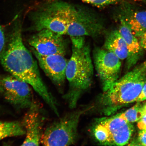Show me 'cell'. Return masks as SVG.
<instances>
[{
	"mask_svg": "<svg viewBox=\"0 0 146 146\" xmlns=\"http://www.w3.org/2000/svg\"><path fill=\"white\" fill-rule=\"evenodd\" d=\"M33 30L49 29L63 36L97 37L105 27L100 16L86 7L61 0L46 1L31 14Z\"/></svg>",
	"mask_w": 146,
	"mask_h": 146,
	"instance_id": "1",
	"label": "cell"
},
{
	"mask_svg": "<svg viewBox=\"0 0 146 146\" xmlns=\"http://www.w3.org/2000/svg\"><path fill=\"white\" fill-rule=\"evenodd\" d=\"M20 22L15 25L8 43L0 54L3 68L14 77L28 84L54 114L59 113L55 98L42 80L36 61L23 43Z\"/></svg>",
	"mask_w": 146,
	"mask_h": 146,
	"instance_id": "2",
	"label": "cell"
},
{
	"mask_svg": "<svg viewBox=\"0 0 146 146\" xmlns=\"http://www.w3.org/2000/svg\"><path fill=\"white\" fill-rule=\"evenodd\" d=\"M85 36H71L72 54L68 60L66 77L68 88L63 98L71 109L75 108L82 96L92 85L94 67L90 47Z\"/></svg>",
	"mask_w": 146,
	"mask_h": 146,
	"instance_id": "3",
	"label": "cell"
},
{
	"mask_svg": "<svg viewBox=\"0 0 146 146\" xmlns=\"http://www.w3.org/2000/svg\"><path fill=\"white\" fill-rule=\"evenodd\" d=\"M146 82V61L136 66L117 80L100 97L105 115L112 114L123 106L136 102Z\"/></svg>",
	"mask_w": 146,
	"mask_h": 146,
	"instance_id": "4",
	"label": "cell"
},
{
	"mask_svg": "<svg viewBox=\"0 0 146 146\" xmlns=\"http://www.w3.org/2000/svg\"><path fill=\"white\" fill-rule=\"evenodd\" d=\"M91 107L74 111L52 123L42 134L40 143L44 146L74 145L78 138V127L80 118Z\"/></svg>",
	"mask_w": 146,
	"mask_h": 146,
	"instance_id": "5",
	"label": "cell"
},
{
	"mask_svg": "<svg viewBox=\"0 0 146 146\" xmlns=\"http://www.w3.org/2000/svg\"><path fill=\"white\" fill-rule=\"evenodd\" d=\"M93 59L103 91H105L118 80L121 66V60L113 53L99 47L94 49Z\"/></svg>",
	"mask_w": 146,
	"mask_h": 146,
	"instance_id": "6",
	"label": "cell"
},
{
	"mask_svg": "<svg viewBox=\"0 0 146 146\" xmlns=\"http://www.w3.org/2000/svg\"><path fill=\"white\" fill-rule=\"evenodd\" d=\"M5 99L19 109L29 108L33 103L31 88L28 84L12 76L2 78Z\"/></svg>",
	"mask_w": 146,
	"mask_h": 146,
	"instance_id": "7",
	"label": "cell"
},
{
	"mask_svg": "<svg viewBox=\"0 0 146 146\" xmlns=\"http://www.w3.org/2000/svg\"><path fill=\"white\" fill-rule=\"evenodd\" d=\"M31 36L28 42L42 56L66 54L67 44L63 36L49 29H43Z\"/></svg>",
	"mask_w": 146,
	"mask_h": 146,
	"instance_id": "8",
	"label": "cell"
},
{
	"mask_svg": "<svg viewBox=\"0 0 146 146\" xmlns=\"http://www.w3.org/2000/svg\"><path fill=\"white\" fill-rule=\"evenodd\" d=\"M117 5L114 11L117 21L125 23L137 38L146 32V10L125 0Z\"/></svg>",
	"mask_w": 146,
	"mask_h": 146,
	"instance_id": "9",
	"label": "cell"
},
{
	"mask_svg": "<svg viewBox=\"0 0 146 146\" xmlns=\"http://www.w3.org/2000/svg\"><path fill=\"white\" fill-rule=\"evenodd\" d=\"M96 121L103 125L108 132V137L105 145H125L128 143L134 131L132 123L119 114L112 117L98 119Z\"/></svg>",
	"mask_w": 146,
	"mask_h": 146,
	"instance_id": "10",
	"label": "cell"
},
{
	"mask_svg": "<svg viewBox=\"0 0 146 146\" xmlns=\"http://www.w3.org/2000/svg\"><path fill=\"white\" fill-rule=\"evenodd\" d=\"M37 59L39 66L53 83L60 89L62 88L65 83L66 70L68 60L65 56L52 54L42 56L32 48Z\"/></svg>",
	"mask_w": 146,
	"mask_h": 146,
	"instance_id": "11",
	"label": "cell"
},
{
	"mask_svg": "<svg viewBox=\"0 0 146 146\" xmlns=\"http://www.w3.org/2000/svg\"><path fill=\"white\" fill-rule=\"evenodd\" d=\"M29 109L22 123L25 131L26 137L21 145L39 146L43 133L41 116L35 104Z\"/></svg>",
	"mask_w": 146,
	"mask_h": 146,
	"instance_id": "12",
	"label": "cell"
},
{
	"mask_svg": "<svg viewBox=\"0 0 146 146\" xmlns=\"http://www.w3.org/2000/svg\"><path fill=\"white\" fill-rule=\"evenodd\" d=\"M118 30L126 43L127 56L126 59L125 67L129 70L134 67L141 59L144 50L140 45L137 37L131 32L130 29L123 21H118Z\"/></svg>",
	"mask_w": 146,
	"mask_h": 146,
	"instance_id": "13",
	"label": "cell"
},
{
	"mask_svg": "<svg viewBox=\"0 0 146 146\" xmlns=\"http://www.w3.org/2000/svg\"><path fill=\"white\" fill-rule=\"evenodd\" d=\"M104 48L113 53L120 60H126L127 57L126 43L118 29L106 35Z\"/></svg>",
	"mask_w": 146,
	"mask_h": 146,
	"instance_id": "14",
	"label": "cell"
},
{
	"mask_svg": "<svg viewBox=\"0 0 146 146\" xmlns=\"http://www.w3.org/2000/svg\"><path fill=\"white\" fill-rule=\"evenodd\" d=\"M25 134L22 123L18 121H0V141L5 138L23 136Z\"/></svg>",
	"mask_w": 146,
	"mask_h": 146,
	"instance_id": "15",
	"label": "cell"
},
{
	"mask_svg": "<svg viewBox=\"0 0 146 146\" xmlns=\"http://www.w3.org/2000/svg\"><path fill=\"white\" fill-rule=\"evenodd\" d=\"M140 103L138 102L134 106L120 114V116L129 123L138 121L143 116V107L145 105Z\"/></svg>",
	"mask_w": 146,
	"mask_h": 146,
	"instance_id": "16",
	"label": "cell"
},
{
	"mask_svg": "<svg viewBox=\"0 0 146 146\" xmlns=\"http://www.w3.org/2000/svg\"><path fill=\"white\" fill-rule=\"evenodd\" d=\"M56 0H47V1H52ZM88 4L98 8H104L109 5L118 4L123 0H81Z\"/></svg>",
	"mask_w": 146,
	"mask_h": 146,
	"instance_id": "17",
	"label": "cell"
},
{
	"mask_svg": "<svg viewBox=\"0 0 146 146\" xmlns=\"http://www.w3.org/2000/svg\"><path fill=\"white\" fill-rule=\"evenodd\" d=\"M138 143L139 145L146 146V131L141 130L138 137Z\"/></svg>",
	"mask_w": 146,
	"mask_h": 146,
	"instance_id": "18",
	"label": "cell"
},
{
	"mask_svg": "<svg viewBox=\"0 0 146 146\" xmlns=\"http://www.w3.org/2000/svg\"><path fill=\"white\" fill-rule=\"evenodd\" d=\"M4 31L0 25V54L2 52L5 46V38Z\"/></svg>",
	"mask_w": 146,
	"mask_h": 146,
	"instance_id": "19",
	"label": "cell"
},
{
	"mask_svg": "<svg viewBox=\"0 0 146 146\" xmlns=\"http://www.w3.org/2000/svg\"><path fill=\"white\" fill-rule=\"evenodd\" d=\"M137 126L140 130L146 131V112H143V116L138 121Z\"/></svg>",
	"mask_w": 146,
	"mask_h": 146,
	"instance_id": "20",
	"label": "cell"
},
{
	"mask_svg": "<svg viewBox=\"0 0 146 146\" xmlns=\"http://www.w3.org/2000/svg\"><path fill=\"white\" fill-rule=\"evenodd\" d=\"M140 45L144 50L146 51V32L138 37Z\"/></svg>",
	"mask_w": 146,
	"mask_h": 146,
	"instance_id": "21",
	"label": "cell"
},
{
	"mask_svg": "<svg viewBox=\"0 0 146 146\" xmlns=\"http://www.w3.org/2000/svg\"><path fill=\"white\" fill-rule=\"evenodd\" d=\"M146 100V82L144 85L141 94L137 100V102H141Z\"/></svg>",
	"mask_w": 146,
	"mask_h": 146,
	"instance_id": "22",
	"label": "cell"
},
{
	"mask_svg": "<svg viewBox=\"0 0 146 146\" xmlns=\"http://www.w3.org/2000/svg\"><path fill=\"white\" fill-rule=\"evenodd\" d=\"M2 78L0 76V94L3 92V87L2 85Z\"/></svg>",
	"mask_w": 146,
	"mask_h": 146,
	"instance_id": "23",
	"label": "cell"
},
{
	"mask_svg": "<svg viewBox=\"0 0 146 146\" xmlns=\"http://www.w3.org/2000/svg\"><path fill=\"white\" fill-rule=\"evenodd\" d=\"M133 1L136 2H139L145 3L146 4V0H133Z\"/></svg>",
	"mask_w": 146,
	"mask_h": 146,
	"instance_id": "24",
	"label": "cell"
},
{
	"mask_svg": "<svg viewBox=\"0 0 146 146\" xmlns=\"http://www.w3.org/2000/svg\"><path fill=\"white\" fill-rule=\"evenodd\" d=\"M143 111L144 112H146V104L144 106Z\"/></svg>",
	"mask_w": 146,
	"mask_h": 146,
	"instance_id": "25",
	"label": "cell"
}]
</instances>
